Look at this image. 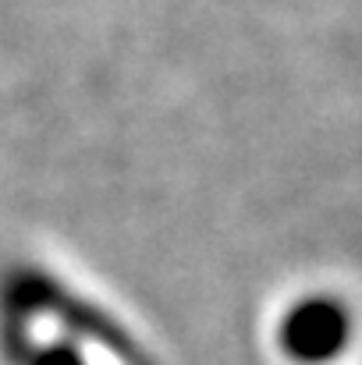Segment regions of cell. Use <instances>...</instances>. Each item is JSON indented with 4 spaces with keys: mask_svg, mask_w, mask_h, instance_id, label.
Listing matches in <instances>:
<instances>
[{
    "mask_svg": "<svg viewBox=\"0 0 362 365\" xmlns=\"http://www.w3.org/2000/svg\"><path fill=\"white\" fill-rule=\"evenodd\" d=\"M281 344L291 362H327L348 344V316L338 302L309 298L284 316Z\"/></svg>",
    "mask_w": 362,
    "mask_h": 365,
    "instance_id": "obj_1",
    "label": "cell"
}]
</instances>
